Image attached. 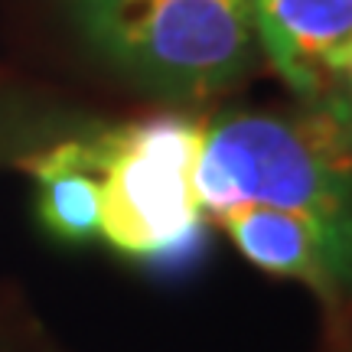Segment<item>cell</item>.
<instances>
[{
  "mask_svg": "<svg viewBox=\"0 0 352 352\" xmlns=\"http://www.w3.org/2000/svg\"><path fill=\"white\" fill-rule=\"evenodd\" d=\"M85 39L157 95L199 101L254 63L252 0H69Z\"/></svg>",
  "mask_w": 352,
  "mask_h": 352,
  "instance_id": "3957f363",
  "label": "cell"
},
{
  "mask_svg": "<svg viewBox=\"0 0 352 352\" xmlns=\"http://www.w3.org/2000/svg\"><path fill=\"white\" fill-rule=\"evenodd\" d=\"M258 46L307 101L327 98L333 65L352 43V0H252Z\"/></svg>",
  "mask_w": 352,
  "mask_h": 352,
  "instance_id": "277c9868",
  "label": "cell"
},
{
  "mask_svg": "<svg viewBox=\"0 0 352 352\" xmlns=\"http://www.w3.org/2000/svg\"><path fill=\"white\" fill-rule=\"evenodd\" d=\"M196 192L215 219L264 206L307 222L352 294V144L327 101L310 114L235 111L206 124Z\"/></svg>",
  "mask_w": 352,
  "mask_h": 352,
  "instance_id": "6da1fadb",
  "label": "cell"
},
{
  "mask_svg": "<svg viewBox=\"0 0 352 352\" xmlns=\"http://www.w3.org/2000/svg\"><path fill=\"white\" fill-rule=\"evenodd\" d=\"M228 239L254 267L267 274L300 280L327 303H340L346 297L336 267L316 232L307 222L264 206H235L219 215Z\"/></svg>",
  "mask_w": 352,
  "mask_h": 352,
  "instance_id": "5b68a950",
  "label": "cell"
},
{
  "mask_svg": "<svg viewBox=\"0 0 352 352\" xmlns=\"http://www.w3.org/2000/svg\"><path fill=\"white\" fill-rule=\"evenodd\" d=\"M333 88H340V95L329 101V108L336 114L346 140L352 144V43L340 52V59L333 65Z\"/></svg>",
  "mask_w": 352,
  "mask_h": 352,
  "instance_id": "52a82bcc",
  "label": "cell"
},
{
  "mask_svg": "<svg viewBox=\"0 0 352 352\" xmlns=\"http://www.w3.org/2000/svg\"><path fill=\"white\" fill-rule=\"evenodd\" d=\"M98 157V239L151 271L179 274L206 252L196 192L202 124L160 114L91 138Z\"/></svg>",
  "mask_w": 352,
  "mask_h": 352,
  "instance_id": "7a4b0ae2",
  "label": "cell"
},
{
  "mask_svg": "<svg viewBox=\"0 0 352 352\" xmlns=\"http://www.w3.org/2000/svg\"><path fill=\"white\" fill-rule=\"evenodd\" d=\"M36 179V212L43 228L59 241L98 235V157L91 138L63 140L30 160Z\"/></svg>",
  "mask_w": 352,
  "mask_h": 352,
  "instance_id": "8992f818",
  "label": "cell"
}]
</instances>
